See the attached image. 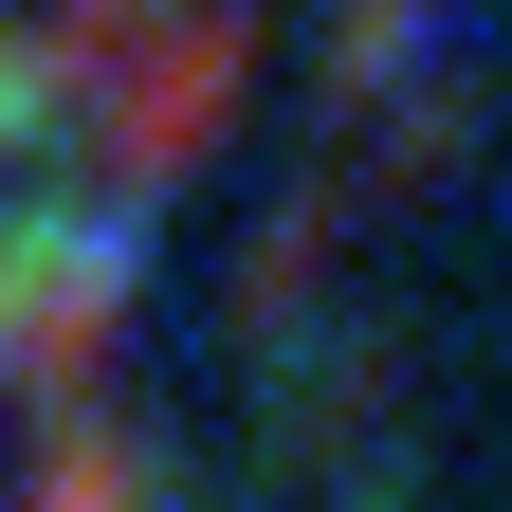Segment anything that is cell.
Segmentation results:
<instances>
[{
	"label": "cell",
	"mask_w": 512,
	"mask_h": 512,
	"mask_svg": "<svg viewBox=\"0 0 512 512\" xmlns=\"http://www.w3.org/2000/svg\"><path fill=\"white\" fill-rule=\"evenodd\" d=\"M238 74H256V19H238V0H202V19H183L147 74L110 92V110H128V165H183V147L220 128V92H238Z\"/></svg>",
	"instance_id": "7a4b0ae2"
},
{
	"label": "cell",
	"mask_w": 512,
	"mask_h": 512,
	"mask_svg": "<svg viewBox=\"0 0 512 512\" xmlns=\"http://www.w3.org/2000/svg\"><path fill=\"white\" fill-rule=\"evenodd\" d=\"M37 512H128V439H74V458H55V494Z\"/></svg>",
	"instance_id": "3957f363"
},
{
	"label": "cell",
	"mask_w": 512,
	"mask_h": 512,
	"mask_svg": "<svg viewBox=\"0 0 512 512\" xmlns=\"http://www.w3.org/2000/svg\"><path fill=\"white\" fill-rule=\"evenodd\" d=\"M128 311V238H92V220H55V238H19L0 256V366H92V330Z\"/></svg>",
	"instance_id": "6da1fadb"
}]
</instances>
